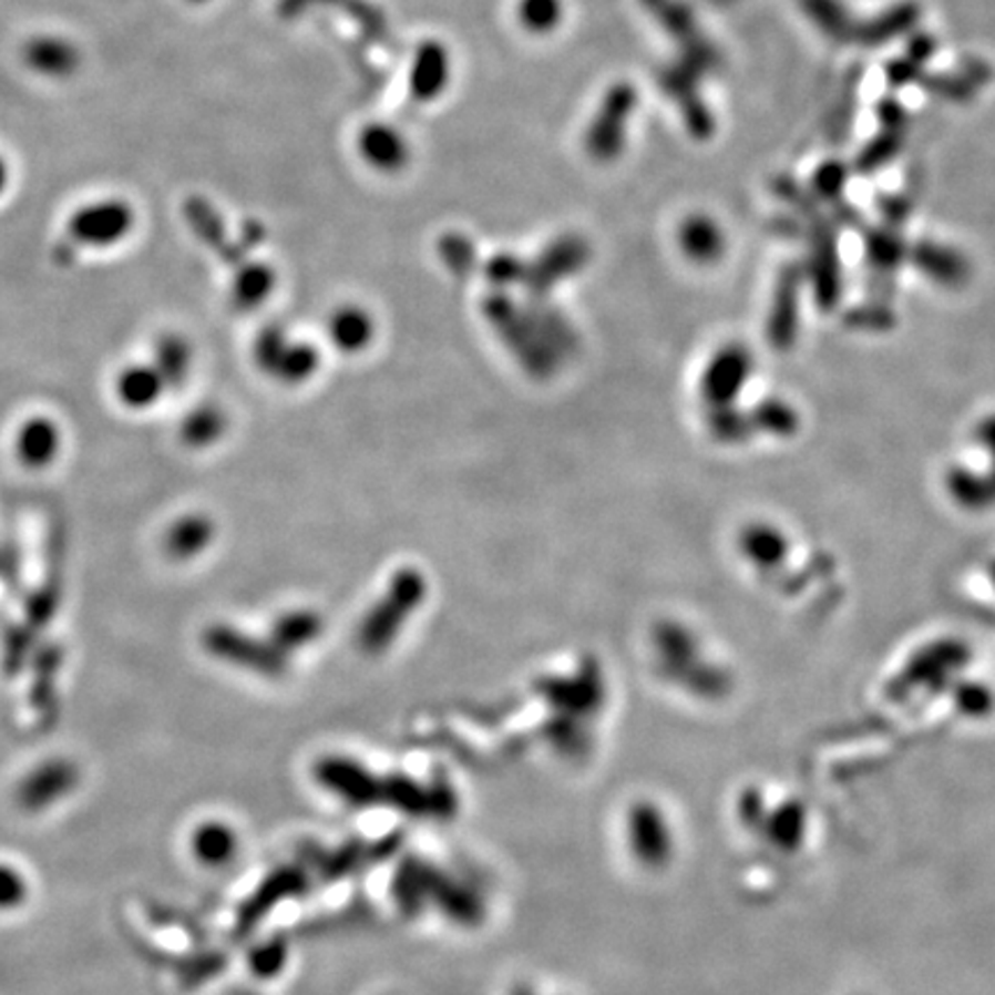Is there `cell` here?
Returning a JSON list of instances; mask_svg holds the SVG:
<instances>
[{
    "label": "cell",
    "instance_id": "1",
    "mask_svg": "<svg viewBox=\"0 0 995 995\" xmlns=\"http://www.w3.org/2000/svg\"><path fill=\"white\" fill-rule=\"evenodd\" d=\"M134 226V213L123 201H104L81 208L70 219V236L79 245L106 247L123 240Z\"/></svg>",
    "mask_w": 995,
    "mask_h": 995
},
{
    "label": "cell",
    "instance_id": "2",
    "mask_svg": "<svg viewBox=\"0 0 995 995\" xmlns=\"http://www.w3.org/2000/svg\"><path fill=\"white\" fill-rule=\"evenodd\" d=\"M23 58L25 63L31 65V70L55 79L70 76L79 68V51L61 38L31 40L23 49Z\"/></svg>",
    "mask_w": 995,
    "mask_h": 995
},
{
    "label": "cell",
    "instance_id": "3",
    "mask_svg": "<svg viewBox=\"0 0 995 995\" xmlns=\"http://www.w3.org/2000/svg\"><path fill=\"white\" fill-rule=\"evenodd\" d=\"M360 153L378 171H399L408 160L401 134L388 125H369L360 136Z\"/></svg>",
    "mask_w": 995,
    "mask_h": 995
},
{
    "label": "cell",
    "instance_id": "4",
    "mask_svg": "<svg viewBox=\"0 0 995 995\" xmlns=\"http://www.w3.org/2000/svg\"><path fill=\"white\" fill-rule=\"evenodd\" d=\"M450 76V61L445 47L429 42L418 51L413 68V95L418 100H433L443 91Z\"/></svg>",
    "mask_w": 995,
    "mask_h": 995
},
{
    "label": "cell",
    "instance_id": "5",
    "mask_svg": "<svg viewBox=\"0 0 995 995\" xmlns=\"http://www.w3.org/2000/svg\"><path fill=\"white\" fill-rule=\"evenodd\" d=\"M519 17L529 31L548 33L561 23L563 6L561 0H521Z\"/></svg>",
    "mask_w": 995,
    "mask_h": 995
},
{
    "label": "cell",
    "instance_id": "6",
    "mask_svg": "<svg viewBox=\"0 0 995 995\" xmlns=\"http://www.w3.org/2000/svg\"><path fill=\"white\" fill-rule=\"evenodd\" d=\"M65 786L68 788V783H70V777H68V772H58V770H49V772H42L40 777H35V779H31L25 783V788H23V802L25 804H31V807H38V804H47V802H51L55 796L51 793V786Z\"/></svg>",
    "mask_w": 995,
    "mask_h": 995
},
{
    "label": "cell",
    "instance_id": "7",
    "mask_svg": "<svg viewBox=\"0 0 995 995\" xmlns=\"http://www.w3.org/2000/svg\"><path fill=\"white\" fill-rule=\"evenodd\" d=\"M21 896H23L21 878L10 869H0V909H6V905H17V901H21Z\"/></svg>",
    "mask_w": 995,
    "mask_h": 995
},
{
    "label": "cell",
    "instance_id": "8",
    "mask_svg": "<svg viewBox=\"0 0 995 995\" xmlns=\"http://www.w3.org/2000/svg\"><path fill=\"white\" fill-rule=\"evenodd\" d=\"M6 185H8V166L3 160H0V194H3Z\"/></svg>",
    "mask_w": 995,
    "mask_h": 995
}]
</instances>
